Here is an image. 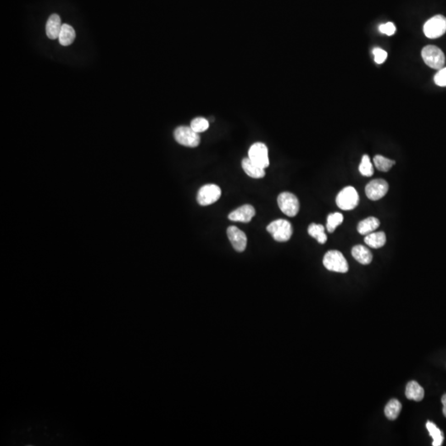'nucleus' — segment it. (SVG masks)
<instances>
[{"label": "nucleus", "mask_w": 446, "mask_h": 446, "mask_svg": "<svg viewBox=\"0 0 446 446\" xmlns=\"http://www.w3.org/2000/svg\"><path fill=\"white\" fill-rule=\"evenodd\" d=\"M267 231L271 234L273 238L279 242L289 241L292 234L291 223L284 219L274 221L267 226Z\"/></svg>", "instance_id": "nucleus-1"}, {"label": "nucleus", "mask_w": 446, "mask_h": 446, "mask_svg": "<svg viewBox=\"0 0 446 446\" xmlns=\"http://www.w3.org/2000/svg\"><path fill=\"white\" fill-rule=\"evenodd\" d=\"M424 62L432 69H441L446 63V57L441 49L436 46H426L421 51Z\"/></svg>", "instance_id": "nucleus-2"}, {"label": "nucleus", "mask_w": 446, "mask_h": 446, "mask_svg": "<svg viewBox=\"0 0 446 446\" xmlns=\"http://www.w3.org/2000/svg\"><path fill=\"white\" fill-rule=\"evenodd\" d=\"M336 202L339 208L342 210H353L359 204V194L354 187L348 186L339 192Z\"/></svg>", "instance_id": "nucleus-3"}, {"label": "nucleus", "mask_w": 446, "mask_h": 446, "mask_svg": "<svg viewBox=\"0 0 446 446\" xmlns=\"http://www.w3.org/2000/svg\"><path fill=\"white\" fill-rule=\"evenodd\" d=\"M324 266L330 271L346 273L349 266L346 258L339 251H330L323 258Z\"/></svg>", "instance_id": "nucleus-4"}, {"label": "nucleus", "mask_w": 446, "mask_h": 446, "mask_svg": "<svg viewBox=\"0 0 446 446\" xmlns=\"http://www.w3.org/2000/svg\"><path fill=\"white\" fill-rule=\"evenodd\" d=\"M175 141L187 147H197L200 143V136L191 127H179L174 131Z\"/></svg>", "instance_id": "nucleus-5"}, {"label": "nucleus", "mask_w": 446, "mask_h": 446, "mask_svg": "<svg viewBox=\"0 0 446 446\" xmlns=\"http://www.w3.org/2000/svg\"><path fill=\"white\" fill-rule=\"evenodd\" d=\"M424 33L428 38L436 39L446 32V18L443 15H436L430 18L424 25Z\"/></svg>", "instance_id": "nucleus-6"}, {"label": "nucleus", "mask_w": 446, "mask_h": 446, "mask_svg": "<svg viewBox=\"0 0 446 446\" xmlns=\"http://www.w3.org/2000/svg\"><path fill=\"white\" fill-rule=\"evenodd\" d=\"M278 205L280 210L288 217H295L299 211V202L297 197L291 192H284L278 197Z\"/></svg>", "instance_id": "nucleus-7"}, {"label": "nucleus", "mask_w": 446, "mask_h": 446, "mask_svg": "<svg viewBox=\"0 0 446 446\" xmlns=\"http://www.w3.org/2000/svg\"><path fill=\"white\" fill-rule=\"evenodd\" d=\"M248 158L258 166L265 169L269 165L268 148L262 142L253 144L248 152Z\"/></svg>", "instance_id": "nucleus-8"}, {"label": "nucleus", "mask_w": 446, "mask_h": 446, "mask_svg": "<svg viewBox=\"0 0 446 446\" xmlns=\"http://www.w3.org/2000/svg\"><path fill=\"white\" fill-rule=\"evenodd\" d=\"M222 191L216 185H206L197 192V200L201 206L213 204L220 198Z\"/></svg>", "instance_id": "nucleus-9"}, {"label": "nucleus", "mask_w": 446, "mask_h": 446, "mask_svg": "<svg viewBox=\"0 0 446 446\" xmlns=\"http://www.w3.org/2000/svg\"><path fill=\"white\" fill-rule=\"evenodd\" d=\"M389 186L387 181L381 179L372 180L365 187V193L372 201L380 200L387 194Z\"/></svg>", "instance_id": "nucleus-10"}, {"label": "nucleus", "mask_w": 446, "mask_h": 446, "mask_svg": "<svg viewBox=\"0 0 446 446\" xmlns=\"http://www.w3.org/2000/svg\"><path fill=\"white\" fill-rule=\"evenodd\" d=\"M227 236L236 252H242L246 250L247 238L246 234L238 227L231 226L227 228Z\"/></svg>", "instance_id": "nucleus-11"}, {"label": "nucleus", "mask_w": 446, "mask_h": 446, "mask_svg": "<svg viewBox=\"0 0 446 446\" xmlns=\"http://www.w3.org/2000/svg\"><path fill=\"white\" fill-rule=\"evenodd\" d=\"M255 215V208L252 205L246 204V205L241 206L236 210H234L232 213H230L228 218L233 222L249 223Z\"/></svg>", "instance_id": "nucleus-12"}, {"label": "nucleus", "mask_w": 446, "mask_h": 446, "mask_svg": "<svg viewBox=\"0 0 446 446\" xmlns=\"http://www.w3.org/2000/svg\"><path fill=\"white\" fill-rule=\"evenodd\" d=\"M62 20L59 15L57 14H52L50 16L48 20L46 22V35L49 38L57 39L59 37V34L61 32L62 28Z\"/></svg>", "instance_id": "nucleus-13"}, {"label": "nucleus", "mask_w": 446, "mask_h": 446, "mask_svg": "<svg viewBox=\"0 0 446 446\" xmlns=\"http://www.w3.org/2000/svg\"><path fill=\"white\" fill-rule=\"evenodd\" d=\"M241 165L246 175H249L250 177L253 179H261L265 175L264 169L253 163L248 157L243 159L241 162Z\"/></svg>", "instance_id": "nucleus-14"}, {"label": "nucleus", "mask_w": 446, "mask_h": 446, "mask_svg": "<svg viewBox=\"0 0 446 446\" xmlns=\"http://www.w3.org/2000/svg\"><path fill=\"white\" fill-rule=\"evenodd\" d=\"M406 397L409 400L415 401V402H420L424 398L423 387L420 386V384L415 381H411L408 382L406 387Z\"/></svg>", "instance_id": "nucleus-15"}, {"label": "nucleus", "mask_w": 446, "mask_h": 446, "mask_svg": "<svg viewBox=\"0 0 446 446\" xmlns=\"http://www.w3.org/2000/svg\"><path fill=\"white\" fill-rule=\"evenodd\" d=\"M351 254L354 259L361 264H369L373 259V255L368 248L362 245H358L353 247Z\"/></svg>", "instance_id": "nucleus-16"}, {"label": "nucleus", "mask_w": 446, "mask_h": 446, "mask_svg": "<svg viewBox=\"0 0 446 446\" xmlns=\"http://www.w3.org/2000/svg\"><path fill=\"white\" fill-rule=\"evenodd\" d=\"M380 222L378 218L375 217H369V218L361 221L358 224L357 230L359 231V234L363 236H367L369 234L374 232L376 229L380 226Z\"/></svg>", "instance_id": "nucleus-17"}, {"label": "nucleus", "mask_w": 446, "mask_h": 446, "mask_svg": "<svg viewBox=\"0 0 446 446\" xmlns=\"http://www.w3.org/2000/svg\"><path fill=\"white\" fill-rule=\"evenodd\" d=\"M386 241H387L386 235L382 231L372 232V233L367 235L364 238V242L366 243V245L374 249H379V248L382 247L386 243Z\"/></svg>", "instance_id": "nucleus-18"}, {"label": "nucleus", "mask_w": 446, "mask_h": 446, "mask_svg": "<svg viewBox=\"0 0 446 446\" xmlns=\"http://www.w3.org/2000/svg\"><path fill=\"white\" fill-rule=\"evenodd\" d=\"M58 39H59L60 43L62 44V46H66L71 45L75 39V32H74L73 27L66 23L63 24Z\"/></svg>", "instance_id": "nucleus-19"}, {"label": "nucleus", "mask_w": 446, "mask_h": 446, "mask_svg": "<svg viewBox=\"0 0 446 446\" xmlns=\"http://www.w3.org/2000/svg\"><path fill=\"white\" fill-rule=\"evenodd\" d=\"M401 410H402V404L400 402L398 399H392L387 403V405L385 407V415L389 420H396L400 414Z\"/></svg>", "instance_id": "nucleus-20"}, {"label": "nucleus", "mask_w": 446, "mask_h": 446, "mask_svg": "<svg viewBox=\"0 0 446 446\" xmlns=\"http://www.w3.org/2000/svg\"><path fill=\"white\" fill-rule=\"evenodd\" d=\"M308 234L313 238H315L320 244H325L327 241V236L325 233V228L320 224L312 223L310 226H308Z\"/></svg>", "instance_id": "nucleus-21"}, {"label": "nucleus", "mask_w": 446, "mask_h": 446, "mask_svg": "<svg viewBox=\"0 0 446 446\" xmlns=\"http://www.w3.org/2000/svg\"><path fill=\"white\" fill-rule=\"evenodd\" d=\"M426 428L428 430L429 433L431 435V437L433 439V446H441L443 444L444 434L437 426L431 422L427 421L426 422Z\"/></svg>", "instance_id": "nucleus-22"}, {"label": "nucleus", "mask_w": 446, "mask_h": 446, "mask_svg": "<svg viewBox=\"0 0 446 446\" xmlns=\"http://www.w3.org/2000/svg\"><path fill=\"white\" fill-rule=\"evenodd\" d=\"M374 163H375V167L380 171L382 172L389 171L391 168L396 164L395 160L387 159L386 157L380 156V155L375 156V158H374Z\"/></svg>", "instance_id": "nucleus-23"}, {"label": "nucleus", "mask_w": 446, "mask_h": 446, "mask_svg": "<svg viewBox=\"0 0 446 446\" xmlns=\"http://www.w3.org/2000/svg\"><path fill=\"white\" fill-rule=\"evenodd\" d=\"M343 221L344 217L341 213H335L329 214L327 217V223H326V229L329 233L334 232L336 227L343 223Z\"/></svg>", "instance_id": "nucleus-24"}, {"label": "nucleus", "mask_w": 446, "mask_h": 446, "mask_svg": "<svg viewBox=\"0 0 446 446\" xmlns=\"http://www.w3.org/2000/svg\"><path fill=\"white\" fill-rule=\"evenodd\" d=\"M359 170L362 175L366 176V177H370L374 175L375 170H374V167L370 161L369 156L364 155V157H362L361 162L359 164Z\"/></svg>", "instance_id": "nucleus-25"}, {"label": "nucleus", "mask_w": 446, "mask_h": 446, "mask_svg": "<svg viewBox=\"0 0 446 446\" xmlns=\"http://www.w3.org/2000/svg\"><path fill=\"white\" fill-rule=\"evenodd\" d=\"M191 128L197 133L207 131L209 127V123L204 118H196L191 122Z\"/></svg>", "instance_id": "nucleus-26"}, {"label": "nucleus", "mask_w": 446, "mask_h": 446, "mask_svg": "<svg viewBox=\"0 0 446 446\" xmlns=\"http://www.w3.org/2000/svg\"><path fill=\"white\" fill-rule=\"evenodd\" d=\"M435 83L441 87H446V67L440 69L434 77Z\"/></svg>", "instance_id": "nucleus-27"}, {"label": "nucleus", "mask_w": 446, "mask_h": 446, "mask_svg": "<svg viewBox=\"0 0 446 446\" xmlns=\"http://www.w3.org/2000/svg\"><path fill=\"white\" fill-rule=\"evenodd\" d=\"M379 29L382 33L386 34L387 36H392L396 32V27L393 23H390V22L385 23V24H381L379 27Z\"/></svg>", "instance_id": "nucleus-28"}, {"label": "nucleus", "mask_w": 446, "mask_h": 446, "mask_svg": "<svg viewBox=\"0 0 446 446\" xmlns=\"http://www.w3.org/2000/svg\"><path fill=\"white\" fill-rule=\"evenodd\" d=\"M373 53L375 55V61L378 64H382L387 59V53L382 49L375 48Z\"/></svg>", "instance_id": "nucleus-29"}, {"label": "nucleus", "mask_w": 446, "mask_h": 446, "mask_svg": "<svg viewBox=\"0 0 446 446\" xmlns=\"http://www.w3.org/2000/svg\"><path fill=\"white\" fill-rule=\"evenodd\" d=\"M441 403L443 404L444 415L446 417V394L443 395V397L441 398Z\"/></svg>", "instance_id": "nucleus-30"}]
</instances>
